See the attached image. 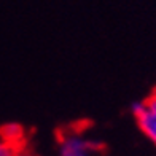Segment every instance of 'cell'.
I'll list each match as a JSON object with an SVG mask.
<instances>
[{
	"label": "cell",
	"instance_id": "obj_1",
	"mask_svg": "<svg viewBox=\"0 0 156 156\" xmlns=\"http://www.w3.org/2000/svg\"><path fill=\"white\" fill-rule=\"evenodd\" d=\"M132 113L137 118L144 134L156 145V91L145 102L134 104Z\"/></svg>",
	"mask_w": 156,
	"mask_h": 156
},
{
	"label": "cell",
	"instance_id": "obj_2",
	"mask_svg": "<svg viewBox=\"0 0 156 156\" xmlns=\"http://www.w3.org/2000/svg\"><path fill=\"white\" fill-rule=\"evenodd\" d=\"M99 145L78 132L66 134L59 144V156H94Z\"/></svg>",
	"mask_w": 156,
	"mask_h": 156
},
{
	"label": "cell",
	"instance_id": "obj_3",
	"mask_svg": "<svg viewBox=\"0 0 156 156\" xmlns=\"http://www.w3.org/2000/svg\"><path fill=\"white\" fill-rule=\"evenodd\" d=\"M23 137H24V129L18 123H6L0 127V140L11 145L13 148H16V145L23 140Z\"/></svg>",
	"mask_w": 156,
	"mask_h": 156
},
{
	"label": "cell",
	"instance_id": "obj_4",
	"mask_svg": "<svg viewBox=\"0 0 156 156\" xmlns=\"http://www.w3.org/2000/svg\"><path fill=\"white\" fill-rule=\"evenodd\" d=\"M18 151L16 148H13L11 145L5 144L3 140H0V156H15Z\"/></svg>",
	"mask_w": 156,
	"mask_h": 156
},
{
	"label": "cell",
	"instance_id": "obj_5",
	"mask_svg": "<svg viewBox=\"0 0 156 156\" xmlns=\"http://www.w3.org/2000/svg\"><path fill=\"white\" fill-rule=\"evenodd\" d=\"M15 156H34V154H29V153H19V151H18Z\"/></svg>",
	"mask_w": 156,
	"mask_h": 156
}]
</instances>
